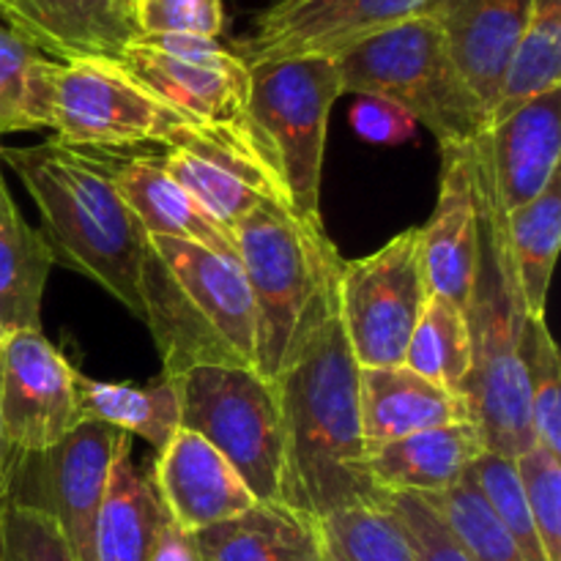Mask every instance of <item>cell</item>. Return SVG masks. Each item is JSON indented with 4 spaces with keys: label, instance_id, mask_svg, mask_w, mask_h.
Listing matches in <instances>:
<instances>
[{
    "label": "cell",
    "instance_id": "74e56055",
    "mask_svg": "<svg viewBox=\"0 0 561 561\" xmlns=\"http://www.w3.org/2000/svg\"><path fill=\"white\" fill-rule=\"evenodd\" d=\"M140 36L217 38L225 25L222 0H137Z\"/></svg>",
    "mask_w": 561,
    "mask_h": 561
},
{
    "label": "cell",
    "instance_id": "8d00e7d4",
    "mask_svg": "<svg viewBox=\"0 0 561 561\" xmlns=\"http://www.w3.org/2000/svg\"><path fill=\"white\" fill-rule=\"evenodd\" d=\"M42 53L0 22V140L31 126V77Z\"/></svg>",
    "mask_w": 561,
    "mask_h": 561
},
{
    "label": "cell",
    "instance_id": "30bf717a",
    "mask_svg": "<svg viewBox=\"0 0 561 561\" xmlns=\"http://www.w3.org/2000/svg\"><path fill=\"white\" fill-rule=\"evenodd\" d=\"M427 296L420 228L403 230L370 255L343 263L337 316L356 365H405Z\"/></svg>",
    "mask_w": 561,
    "mask_h": 561
},
{
    "label": "cell",
    "instance_id": "ba28073f",
    "mask_svg": "<svg viewBox=\"0 0 561 561\" xmlns=\"http://www.w3.org/2000/svg\"><path fill=\"white\" fill-rule=\"evenodd\" d=\"M44 121L64 146L93 151L170 146L186 126L197 124L159 102L113 58H47Z\"/></svg>",
    "mask_w": 561,
    "mask_h": 561
},
{
    "label": "cell",
    "instance_id": "60d3db41",
    "mask_svg": "<svg viewBox=\"0 0 561 561\" xmlns=\"http://www.w3.org/2000/svg\"><path fill=\"white\" fill-rule=\"evenodd\" d=\"M151 561H201V557H197L195 535L186 531L184 526L175 524L168 515L157 535V546H153Z\"/></svg>",
    "mask_w": 561,
    "mask_h": 561
},
{
    "label": "cell",
    "instance_id": "ffe728a7",
    "mask_svg": "<svg viewBox=\"0 0 561 561\" xmlns=\"http://www.w3.org/2000/svg\"><path fill=\"white\" fill-rule=\"evenodd\" d=\"M9 25L53 60H115L140 36L137 0H9Z\"/></svg>",
    "mask_w": 561,
    "mask_h": 561
},
{
    "label": "cell",
    "instance_id": "f6af8a7d",
    "mask_svg": "<svg viewBox=\"0 0 561 561\" xmlns=\"http://www.w3.org/2000/svg\"><path fill=\"white\" fill-rule=\"evenodd\" d=\"M321 561H327V559H323V557H321Z\"/></svg>",
    "mask_w": 561,
    "mask_h": 561
},
{
    "label": "cell",
    "instance_id": "cb8c5ba5",
    "mask_svg": "<svg viewBox=\"0 0 561 561\" xmlns=\"http://www.w3.org/2000/svg\"><path fill=\"white\" fill-rule=\"evenodd\" d=\"M195 535L201 561H321L318 524L283 502H257Z\"/></svg>",
    "mask_w": 561,
    "mask_h": 561
},
{
    "label": "cell",
    "instance_id": "4dcf8cb0",
    "mask_svg": "<svg viewBox=\"0 0 561 561\" xmlns=\"http://www.w3.org/2000/svg\"><path fill=\"white\" fill-rule=\"evenodd\" d=\"M316 524L327 561H420L383 502L337 510Z\"/></svg>",
    "mask_w": 561,
    "mask_h": 561
},
{
    "label": "cell",
    "instance_id": "8992f818",
    "mask_svg": "<svg viewBox=\"0 0 561 561\" xmlns=\"http://www.w3.org/2000/svg\"><path fill=\"white\" fill-rule=\"evenodd\" d=\"M334 64L343 93L398 104L416 124L427 126L442 148L469 146L491 129V115L460 77L431 16L389 27L351 47Z\"/></svg>",
    "mask_w": 561,
    "mask_h": 561
},
{
    "label": "cell",
    "instance_id": "f35d334b",
    "mask_svg": "<svg viewBox=\"0 0 561 561\" xmlns=\"http://www.w3.org/2000/svg\"><path fill=\"white\" fill-rule=\"evenodd\" d=\"M383 504L403 526L420 561H471L436 510L414 493H383Z\"/></svg>",
    "mask_w": 561,
    "mask_h": 561
},
{
    "label": "cell",
    "instance_id": "ab89813d",
    "mask_svg": "<svg viewBox=\"0 0 561 561\" xmlns=\"http://www.w3.org/2000/svg\"><path fill=\"white\" fill-rule=\"evenodd\" d=\"M348 121L362 140L376 146H400L416 135V121L381 96H356Z\"/></svg>",
    "mask_w": 561,
    "mask_h": 561
},
{
    "label": "cell",
    "instance_id": "b9f144b4",
    "mask_svg": "<svg viewBox=\"0 0 561 561\" xmlns=\"http://www.w3.org/2000/svg\"><path fill=\"white\" fill-rule=\"evenodd\" d=\"M11 460H14V455H11L9 444H5V438H3V427H0V493H3V488H5V477H9Z\"/></svg>",
    "mask_w": 561,
    "mask_h": 561
},
{
    "label": "cell",
    "instance_id": "3957f363",
    "mask_svg": "<svg viewBox=\"0 0 561 561\" xmlns=\"http://www.w3.org/2000/svg\"><path fill=\"white\" fill-rule=\"evenodd\" d=\"M241 272L255 301V373L277 381L299 362L340 307V268L323 222L263 201L233 230Z\"/></svg>",
    "mask_w": 561,
    "mask_h": 561
},
{
    "label": "cell",
    "instance_id": "83f0119b",
    "mask_svg": "<svg viewBox=\"0 0 561 561\" xmlns=\"http://www.w3.org/2000/svg\"><path fill=\"white\" fill-rule=\"evenodd\" d=\"M504 228L526 316L546 318L548 288L561 244V170L535 201L504 214Z\"/></svg>",
    "mask_w": 561,
    "mask_h": 561
},
{
    "label": "cell",
    "instance_id": "7bdbcfd3",
    "mask_svg": "<svg viewBox=\"0 0 561 561\" xmlns=\"http://www.w3.org/2000/svg\"><path fill=\"white\" fill-rule=\"evenodd\" d=\"M0 22H3V25H9V22H11L9 0H0ZM9 27H11V25H9Z\"/></svg>",
    "mask_w": 561,
    "mask_h": 561
},
{
    "label": "cell",
    "instance_id": "9a60e30c",
    "mask_svg": "<svg viewBox=\"0 0 561 561\" xmlns=\"http://www.w3.org/2000/svg\"><path fill=\"white\" fill-rule=\"evenodd\" d=\"M82 422L77 370L38 332H14L0 354V427L14 458H33Z\"/></svg>",
    "mask_w": 561,
    "mask_h": 561
},
{
    "label": "cell",
    "instance_id": "f546056e",
    "mask_svg": "<svg viewBox=\"0 0 561 561\" xmlns=\"http://www.w3.org/2000/svg\"><path fill=\"white\" fill-rule=\"evenodd\" d=\"M405 367L427 381L463 394L471 370V340L466 312L455 301L431 294L405 351Z\"/></svg>",
    "mask_w": 561,
    "mask_h": 561
},
{
    "label": "cell",
    "instance_id": "484cf974",
    "mask_svg": "<svg viewBox=\"0 0 561 561\" xmlns=\"http://www.w3.org/2000/svg\"><path fill=\"white\" fill-rule=\"evenodd\" d=\"M55 266L47 241L16 208L0 173V327L14 332H38L44 285Z\"/></svg>",
    "mask_w": 561,
    "mask_h": 561
},
{
    "label": "cell",
    "instance_id": "d6a6232c",
    "mask_svg": "<svg viewBox=\"0 0 561 561\" xmlns=\"http://www.w3.org/2000/svg\"><path fill=\"white\" fill-rule=\"evenodd\" d=\"M422 499L436 510L438 518L447 524V529L453 531L471 561H524L513 537L488 507L469 474L449 491Z\"/></svg>",
    "mask_w": 561,
    "mask_h": 561
},
{
    "label": "cell",
    "instance_id": "ee69618b",
    "mask_svg": "<svg viewBox=\"0 0 561 561\" xmlns=\"http://www.w3.org/2000/svg\"><path fill=\"white\" fill-rule=\"evenodd\" d=\"M3 343H5V332L3 327H0V354H3Z\"/></svg>",
    "mask_w": 561,
    "mask_h": 561
},
{
    "label": "cell",
    "instance_id": "2e32d148",
    "mask_svg": "<svg viewBox=\"0 0 561 561\" xmlns=\"http://www.w3.org/2000/svg\"><path fill=\"white\" fill-rule=\"evenodd\" d=\"M474 142L504 214L535 201L559 173L561 88L520 104Z\"/></svg>",
    "mask_w": 561,
    "mask_h": 561
},
{
    "label": "cell",
    "instance_id": "603a6c76",
    "mask_svg": "<svg viewBox=\"0 0 561 561\" xmlns=\"http://www.w3.org/2000/svg\"><path fill=\"white\" fill-rule=\"evenodd\" d=\"M113 179L121 197L148 236L190 241L217 255L239 261L236 241L219 228L162 168V159L148 153L113 157Z\"/></svg>",
    "mask_w": 561,
    "mask_h": 561
},
{
    "label": "cell",
    "instance_id": "5b68a950",
    "mask_svg": "<svg viewBox=\"0 0 561 561\" xmlns=\"http://www.w3.org/2000/svg\"><path fill=\"white\" fill-rule=\"evenodd\" d=\"M469 151L480 217V255L463 310L471 340V370L463 383V398L488 453L515 460L535 444L524 362L518 354L526 310L510 261L504 211L493 195L477 142H471Z\"/></svg>",
    "mask_w": 561,
    "mask_h": 561
},
{
    "label": "cell",
    "instance_id": "44dd1931",
    "mask_svg": "<svg viewBox=\"0 0 561 561\" xmlns=\"http://www.w3.org/2000/svg\"><path fill=\"white\" fill-rule=\"evenodd\" d=\"M359 414L367 453L471 420L463 394L427 381L405 365L359 367Z\"/></svg>",
    "mask_w": 561,
    "mask_h": 561
},
{
    "label": "cell",
    "instance_id": "5bb4252c",
    "mask_svg": "<svg viewBox=\"0 0 561 561\" xmlns=\"http://www.w3.org/2000/svg\"><path fill=\"white\" fill-rule=\"evenodd\" d=\"M436 0H274L236 42L247 66L288 58H340L394 25L431 16Z\"/></svg>",
    "mask_w": 561,
    "mask_h": 561
},
{
    "label": "cell",
    "instance_id": "6da1fadb",
    "mask_svg": "<svg viewBox=\"0 0 561 561\" xmlns=\"http://www.w3.org/2000/svg\"><path fill=\"white\" fill-rule=\"evenodd\" d=\"M283 409L285 474L279 502L307 518L383 502L367 466L359 414V365L340 316L274 381Z\"/></svg>",
    "mask_w": 561,
    "mask_h": 561
},
{
    "label": "cell",
    "instance_id": "ac0fdd59",
    "mask_svg": "<svg viewBox=\"0 0 561 561\" xmlns=\"http://www.w3.org/2000/svg\"><path fill=\"white\" fill-rule=\"evenodd\" d=\"M531 0H436L431 20L442 31L449 58L488 115L529 22Z\"/></svg>",
    "mask_w": 561,
    "mask_h": 561
},
{
    "label": "cell",
    "instance_id": "d590c367",
    "mask_svg": "<svg viewBox=\"0 0 561 561\" xmlns=\"http://www.w3.org/2000/svg\"><path fill=\"white\" fill-rule=\"evenodd\" d=\"M520 488L548 561H561V455L531 444L515 458Z\"/></svg>",
    "mask_w": 561,
    "mask_h": 561
},
{
    "label": "cell",
    "instance_id": "e0dca14e",
    "mask_svg": "<svg viewBox=\"0 0 561 561\" xmlns=\"http://www.w3.org/2000/svg\"><path fill=\"white\" fill-rule=\"evenodd\" d=\"M469 146L442 148L438 201L431 219L420 228V261L427 290L455 301L460 310L469 305L480 255V217Z\"/></svg>",
    "mask_w": 561,
    "mask_h": 561
},
{
    "label": "cell",
    "instance_id": "4316f807",
    "mask_svg": "<svg viewBox=\"0 0 561 561\" xmlns=\"http://www.w3.org/2000/svg\"><path fill=\"white\" fill-rule=\"evenodd\" d=\"M77 400L82 420L118 427L126 436H140L157 455L181 431L179 378L159 376L148 383L96 381L77 373Z\"/></svg>",
    "mask_w": 561,
    "mask_h": 561
},
{
    "label": "cell",
    "instance_id": "7a4b0ae2",
    "mask_svg": "<svg viewBox=\"0 0 561 561\" xmlns=\"http://www.w3.org/2000/svg\"><path fill=\"white\" fill-rule=\"evenodd\" d=\"M9 164L42 214L38 233L55 263L102 285L142 321L140 268L148 233L121 197L113 153L71 148L60 140L3 148Z\"/></svg>",
    "mask_w": 561,
    "mask_h": 561
},
{
    "label": "cell",
    "instance_id": "9c48e42d",
    "mask_svg": "<svg viewBox=\"0 0 561 561\" xmlns=\"http://www.w3.org/2000/svg\"><path fill=\"white\" fill-rule=\"evenodd\" d=\"M179 378L181 427L206 438L257 502L283 499L285 431L274 381L244 367H195Z\"/></svg>",
    "mask_w": 561,
    "mask_h": 561
},
{
    "label": "cell",
    "instance_id": "e575fe53",
    "mask_svg": "<svg viewBox=\"0 0 561 561\" xmlns=\"http://www.w3.org/2000/svg\"><path fill=\"white\" fill-rule=\"evenodd\" d=\"M0 561H75L58 524L44 510L0 493Z\"/></svg>",
    "mask_w": 561,
    "mask_h": 561
},
{
    "label": "cell",
    "instance_id": "1f68e13d",
    "mask_svg": "<svg viewBox=\"0 0 561 561\" xmlns=\"http://www.w3.org/2000/svg\"><path fill=\"white\" fill-rule=\"evenodd\" d=\"M518 354L529 392L531 436L548 453L561 455V362L546 318L526 316Z\"/></svg>",
    "mask_w": 561,
    "mask_h": 561
},
{
    "label": "cell",
    "instance_id": "7402d4cb",
    "mask_svg": "<svg viewBox=\"0 0 561 561\" xmlns=\"http://www.w3.org/2000/svg\"><path fill=\"white\" fill-rule=\"evenodd\" d=\"M485 453L480 427L466 420L370 449L367 466L381 493L433 496L458 485L471 463Z\"/></svg>",
    "mask_w": 561,
    "mask_h": 561
},
{
    "label": "cell",
    "instance_id": "d6986e66",
    "mask_svg": "<svg viewBox=\"0 0 561 561\" xmlns=\"http://www.w3.org/2000/svg\"><path fill=\"white\" fill-rule=\"evenodd\" d=\"M151 477L168 515L186 531L208 529L257 504L239 471L206 438L184 427L157 455Z\"/></svg>",
    "mask_w": 561,
    "mask_h": 561
},
{
    "label": "cell",
    "instance_id": "f1b7e54d",
    "mask_svg": "<svg viewBox=\"0 0 561 561\" xmlns=\"http://www.w3.org/2000/svg\"><path fill=\"white\" fill-rule=\"evenodd\" d=\"M557 88H561V0H531L529 22L504 77L491 124Z\"/></svg>",
    "mask_w": 561,
    "mask_h": 561
},
{
    "label": "cell",
    "instance_id": "277c9868",
    "mask_svg": "<svg viewBox=\"0 0 561 561\" xmlns=\"http://www.w3.org/2000/svg\"><path fill=\"white\" fill-rule=\"evenodd\" d=\"M140 296L164 376L195 367L255 370V301L239 261L190 241L148 236Z\"/></svg>",
    "mask_w": 561,
    "mask_h": 561
},
{
    "label": "cell",
    "instance_id": "836d02e7",
    "mask_svg": "<svg viewBox=\"0 0 561 561\" xmlns=\"http://www.w3.org/2000/svg\"><path fill=\"white\" fill-rule=\"evenodd\" d=\"M466 474L474 482L477 491L482 493L493 515L502 520V526L513 537L524 561H548L546 548H542L540 535H537L535 518H531L529 504H526L524 488H520L515 460L485 453L471 463Z\"/></svg>",
    "mask_w": 561,
    "mask_h": 561
},
{
    "label": "cell",
    "instance_id": "d4e9b609",
    "mask_svg": "<svg viewBox=\"0 0 561 561\" xmlns=\"http://www.w3.org/2000/svg\"><path fill=\"white\" fill-rule=\"evenodd\" d=\"M168 518L153 477L131 460V436L118 449L93 531V561H151Z\"/></svg>",
    "mask_w": 561,
    "mask_h": 561
},
{
    "label": "cell",
    "instance_id": "4fadbf2b",
    "mask_svg": "<svg viewBox=\"0 0 561 561\" xmlns=\"http://www.w3.org/2000/svg\"><path fill=\"white\" fill-rule=\"evenodd\" d=\"M115 60L159 102L197 124L250 121V66L217 38L137 36Z\"/></svg>",
    "mask_w": 561,
    "mask_h": 561
},
{
    "label": "cell",
    "instance_id": "8fae6325",
    "mask_svg": "<svg viewBox=\"0 0 561 561\" xmlns=\"http://www.w3.org/2000/svg\"><path fill=\"white\" fill-rule=\"evenodd\" d=\"M126 438L118 427L82 420L47 453L11 460L3 491L16 502L44 510L58 524L75 561H93L99 510Z\"/></svg>",
    "mask_w": 561,
    "mask_h": 561
},
{
    "label": "cell",
    "instance_id": "52a82bcc",
    "mask_svg": "<svg viewBox=\"0 0 561 561\" xmlns=\"http://www.w3.org/2000/svg\"><path fill=\"white\" fill-rule=\"evenodd\" d=\"M343 96L332 58H288L250 66L247 118L266 146L272 168L301 219H321L327 126Z\"/></svg>",
    "mask_w": 561,
    "mask_h": 561
},
{
    "label": "cell",
    "instance_id": "7c38bea8",
    "mask_svg": "<svg viewBox=\"0 0 561 561\" xmlns=\"http://www.w3.org/2000/svg\"><path fill=\"white\" fill-rule=\"evenodd\" d=\"M159 159L164 173L230 236L263 201H279L290 208L250 121L186 126Z\"/></svg>",
    "mask_w": 561,
    "mask_h": 561
}]
</instances>
